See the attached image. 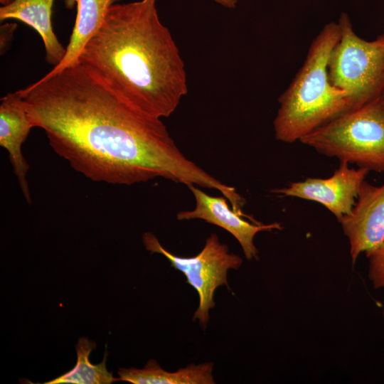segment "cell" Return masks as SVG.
Masks as SVG:
<instances>
[{"instance_id": "obj_19", "label": "cell", "mask_w": 384, "mask_h": 384, "mask_svg": "<svg viewBox=\"0 0 384 384\" xmlns=\"http://www.w3.org/2000/svg\"><path fill=\"white\" fill-rule=\"evenodd\" d=\"M383 315L384 316V307H383Z\"/></svg>"}, {"instance_id": "obj_4", "label": "cell", "mask_w": 384, "mask_h": 384, "mask_svg": "<svg viewBox=\"0 0 384 384\" xmlns=\"http://www.w3.org/2000/svg\"><path fill=\"white\" fill-rule=\"evenodd\" d=\"M299 142L340 162L384 171V103L373 102L334 118Z\"/></svg>"}, {"instance_id": "obj_8", "label": "cell", "mask_w": 384, "mask_h": 384, "mask_svg": "<svg viewBox=\"0 0 384 384\" xmlns=\"http://www.w3.org/2000/svg\"><path fill=\"white\" fill-rule=\"evenodd\" d=\"M188 187L194 196L196 206L192 210L178 212L176 218L178 220L201 219L225 229L239 242L247 260H258V251L253 242L257 233L282 229L281 224L277 222L270 224L258 221L250 223L244 218L255 220L235 212L229 207L228 200L224 196H210L193 184Z\"/></svg>"}, {"instance_id": "obj_18", "label": "cell", "mask_w": 384, "mask_h": 384, "mask_svg": "<svg viewBox=\"0 0 384 384\" xmlns=\"http://www.w3.org/2000/svg\"><path fill=\"white\" fill-rule=\"evenodd\" d=\"M381 98H382V100H383V103H384V90H383V92H382Z\"/></svg>"}, {"instance_id": "obj_3", "label": "cell", "mask_w": 384, "mask_h": 384, "mask_svg": "<svg viewBox=\"0 0 384 384\" xmlns=\"http://www.w3.org/2000/svg\"><path fill=\"white\" fill-rule=\"evenodd\" d=\"M340 36L338 23L326 24L313 39L306 58L278 99L273 122L275 138L293 143L348 112L344 92L328 77V61Z\"/></svg>"}, {"instance_id": "obj_15", "label": "cell", "mask_w": 384, "mask_h": 384, "mask_svg": "<svg viewBox=\"0 0 384 384\" xmlns=\"http://www.w3.org/2000/svg\"><path fill=\"white\" fill-rule=\"evenodd\" d=\"M368 259V278L375 289L384 288V238L375 247L366 252Z\"/></svg>"}, {"instance_id": "obj_17", "label": "cell", "mask_w": 384, "mask_h": 384, "mask_svg": "<svg viewBox=\"0 0 384 384\" xmlns=\"http://www.w3.org/2000/svg\"><path fill=\"white\" fill-rule=\"evenodd\" d=\"M12 0H0V3L4 5L9 4Z\"/></svg>"}, {"instance_id": "obj_6", "label": "cell", "mask_w": 384, "mask_h": 384, "mask_svg": "<svg viewBox=\"0 0 384 384\" xmlns=\"http://www.w3.org/2000/svg\"><path fill=\"white\" fill-rule=\"evenodd\" d=\"M142 242L146 250L165 256L171 267L182 272L186 282L196 290L199 304L193 319H198L205 329L210 318L209 311L215 305L213 299L215 289L223 285L228 288V271L239 269L242 264V258L235 253H230L228 245L220 242L215 233H211L202 250L191 257H178L171 253L150 232L144 233Z\"/></svg>"}, {"instance_id": "obj_11", "label": "cell", "mask_w": 384, "mask_h": 384, "mask_svg": "<svg viewBox=\"0 0 384 384\" xmlns=\"http://www.w3.org/2000/svg\"><path fill=\"white\" fill-rule=\"evenodd\" d=\"M119 0H65L68 9L77 4V15L62 60L44 77H50L79 62L85 46L104 22L110 7Z\"/></svg>"}, {"instance_id": "obj_1", "label": "cell", "mask_w": 384, "mask_h": 384, "mask_svg": "<svg viewBox=\"0 0 384 384\" xmlns=\"http://www.w3.org/2000/svg\"><path fill=\"white\" fill-rule=\"evenodd\" d=\"M18 91L33 127L43 129L53 151L93 181L132 185L162 177L226 189L182 154L160 118L132 108L80 61Z\"/></svg>"}, {"instance_id": "obj_14", "label": "cell", "mask_w": 384, "mask_h": 384, "mask_svg": "<svg viewBox=\"0 0 384 384\" xmlns=\"http://www.w3.org/2000/svg\"><path fill=\"white\" fill-rule=\"evenodd\" d=\"M95 346V343L87 337L80 338L75 348L78 361L75 367L43 384H110L119 380L107 370V352L105 353L103 360L100 363L95 365L90 363L89 356Z\"/></svg>"}, {"instance_id": "obj_16", "label": "cell", "mask_w": 384, "mask_h": 384, "mask_svg": "<svg viewBox=\"0 0 384 384\" xmlns=\"http://www.w3.org/2000/svg\"><path fill=\"white\" fill-rule=\"evenodd\" d=\"M214 1L221 4L222 6L229 8V9L235 8L238 2V0H214Z\"/></svg>"}, {"instance_id": "obj_12", "label": "cell", "mask_w": 384, "mask_h": 384, "mask_svg": "<svg viewBox=\"0 0 384 384\" xmlns=\"http://www.w3.org/2000/svg\"><path fill=\"white\" fill-rule=\"evenodd\" d=\"M55 0H12L0 8V20H19L35 29L41 36L47 61L55 66L63 58L66 49L55 34L52 23V7Z\"/></svg>"}, {"instance_id": "obj_2", "label": "cell", "mask_w": 384, "mask_h": 384, "mask_svg": "<svg viewBox=\"0 0 384 384\" xmlns=\"http://www.w3.org/2000/svg\"><path fill=\"white\" fill-rule=\"evenodd\" d=\"M156 1L113 4L79 61L132 108L161 119L176 110L188 86L184 63Z\"/></svg>"}, {"instance_id": "obj_13", "label": "cell", "mask_w": 384, "mask_h": 384, "mask_svg": "<svg viewBox=\"0 0 384 384\" xmlns=\"http://www.w3.org/2000/svg\"><path fill=\"white\" fill-rule=\"evenodd\" d=\"M211 362L195 365L191 363L176 372L162 369L154 359H150L142 369L119 368V380L134 384H213Z\"/></svg>"}, {"instance_id": "obj_5", "label": "cell", "mask_w": 384, "mask_h": 384, "mask_svg": "<svg viewBox=\"0 0 384 384\" xmlns=\"http://www.w3.org/2000/svg\"><path fill=\"white\" fill-rule=\"evenodd\" d=\"M340 36L328 61L330 83L344 92L348 111L379 98L384 90V33L373 41L358 36L346 14L338 22Z\"/></svg>"}, {"instance_id": "obj_7", "label": "cell", "mask_w": 384, "mask_h": 384, "mask_svg": "<svg viewBox=\"0 0 384 384\" xmlns=\"http://www.w3.org/2000/svg\"><path fill=\"white\" fill-rule=\"evenodd\" d=\"M340 162L331 176L308 178L294 181L273 193L317 202L326 208L339 222L353 208L361 183L370 172L368 169L349 167Z\"/></svg>"}, {"instance_id": "obj_10", "label": "cell", "mask_w": 384, "mask_h": 384, "mask_svg": "<svg viewBox=\"0 0 384 384\" xmlns=\"http://www.w3.org/2000/svg\"><path fill=\"white\" fill-rule=\"evenodd\" d=\"M33 127L18 91L8 93L1 99L0 145L9 154L13 171L28 203H31L26 178L29 165L22 154L21 147Z\"/></svg>"}, {"instance_id": "obj_9", "label": "cell", "mask_w": 384, "mask_h": 384, "mask_svg": "<svg viewBox=\"0 0 384 384\" xmlns=\"http://www.w3.org/2000/svg\"><path fill=\"white\" fill-rule=\"evenodd\" d=\"M339 223L348 238L354 264L361 252L375 247L384 238V183L374 186L365 180L352 210Z\"/></svg>"}]
</instances>
